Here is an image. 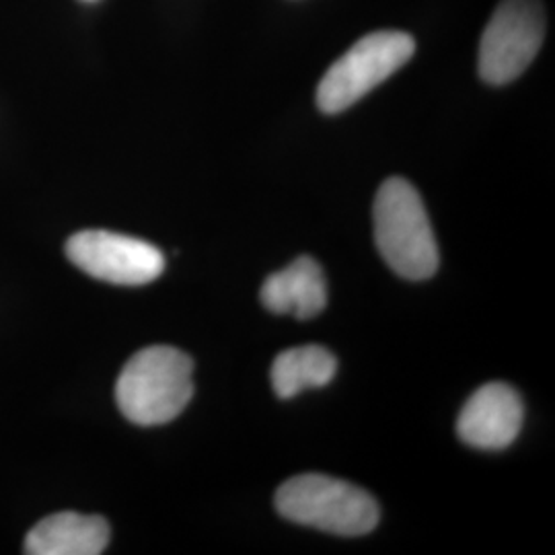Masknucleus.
<instances>
[{
  "label": "nucleus",
  "mask_w": 555,
  "mask_h": 555,
  "mask_svg": "<svg viewBox=\"0 0 555 555\" xmlns=\"http://www.w3.org/2000/svg\"><path fill=\"white\" fill-rule=\"evenodd\" d=\"M194 362L171 346H151L126 362L116 383L119 412L132 424L160 426L194 396Z\"/></svg>",
  "instance_id": "obj_1"
},
{
  "label": "nucleus",
  "mask_w": 555,
  "mask_h": 555,
  "mask_svg": "<svg viewBox=\"0 0 555 555\" xmlns=\"http://www.w3.org/2000/svg\"><path fill=\"white\" fill-rule=\"evenodd\" d=\"M373 219L378 254L396 274L416 282L437 274V238L424 202L408 179H387L378 188Z\"/></svg>",
  "instance_id": "obj_2"
},
{
  "label": "nucleus",
  "mask_w": 555,
  "mask_h": 555,
  "mask_svg": "<svg viewBox=\"0 0 555 555\" xmlns=\"http://www.w3.org/2000/svg\"><path fill=\"white\" fill-rule=\"evenodd\" d=\"M280 515L332 535L360 537L378 525L377 500L350 481L323 474H302L276 492Z\"/></svg>",
  "instance_id": "obj_3"
},
{
  "label": "nucleus",
  "mask_w": 555,
  "mask_h": 555,
  "mask_svg": "<svg viewBox=\"0 0 555 555\" xmlns=\"http://www.w3.org/2000/svg\"><path fill=\"white\" fill-rule=\"evenodd\" d=\"M416 41L405 31H373L336 60L318 87L323 114H339L371 93L414 56Z\"/></svg>",
  "instance_id": "obj_4"
},
{
  "label": "nucleus",
  "mask_w": 555,
  "mask_h": 555,
  "mask_svg": "<svg viewBox=\"0 0 555 555\" xmlns=\"http://www.w3.org/2000/svg\"><path fill=\"white\" fill-rule=\"evenodd\" d=\"M545 38L541 0H502L479 41V77L488 85H508L535 60Z\"/></svg>",
  "instance_id": "obj_5"
},
{
  "label": "nucleus",
  "mask_w": 555,
  "mask_h": 555,
  "mask_svg": "<svg viewBox=\"0 0 555 555\" xmlns=\"http://www.w3.org/2000/svg\"><path fill=\"white\" fill-rule=\"evenodd\" d=\"M66 256L89 276L119 286L149 284L165 270V256L155 245L109 231L73 235L66 243Z\"/></svg>",
  "instance_id": "obj_6"
},
{
  "label": "nucleus",
  "mask_w": 555,
  "mask_h": 555,
  "mask_svg": "<svg viewBox=\"0 0 555 555\" xmlns=\"http://www.w3.org/2000/svg\"><path fill=\"white\" fill-rule=\"evenodd\" d=\"M522 417L525 408L515 389L504 383H488L463 405L456 435L474 449L502 451L515 442Z\"/></svg>",
  "instance_id": "obj_7"
},
{
  "label": "nucleus",
  "mask_w": 555,
  "mask_h": 555,
  "mask_svg": "<svg viewBox=\"0 0 555 555\" xmlns=\"http://www.w3.org/2000/svg\"><path fill=\"white\" fill-rule=\"evenodd\" d=\"M261 302L276 315L318 318L327 305V282L321 266L307 256L295 259L263 282Z\"/></svg>",
  "instance_id": "obj_8"
},
{
  "label": "nucleus",
  "mask_w": 555,
  "mask_h": 555,
  "mask_svg": "<svg viewBox=\"0 0 555 555\" xmlns=\"http://www.w3.org/2000/svg\"><path fill=\"white\" fill-rule=\"evenodd\" d=\"M109 543L103 516L56 513L40 520L25 537L29 555H100Z\"/></svg>",
  "instance_id": "obj_9"
},
{
  "label": "nucleus",
  "mask_w": 555,
  "mask_h": 555,
  "mask_svg": "<svg viewBox=\"0 0 555 555\" xmlns=\"http://www.w3.org/2000/svg\"><path fill=\"white\" fill-rule=\"evenodd\" d=\"M337 373V360L323 346H300L278 354L272 364V387L280 399H293L305 389L325 387Z\"/></svg>",
  "instance_id": "obj_10"
}]
</instances>
